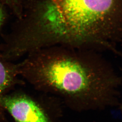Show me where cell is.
Returning <instances> with one entry per match:
<instances>
[{"instance_id": "1", "label": "cell", "mask_w": 122, "mask_h": 122, "mask_svg": "<svg viewBox=\"0 0 122 122\" xmlns=\"http://www.w3.org/2000/svg\"><path fill=\"white\" fill-rule=\"evenodd\" d=\"M121 0H43L31 22L18 31L24 54L64 46L120 55Z\"/></svg>"}, {"instance_id": "2", "label": "cell", "mask_w": 122, "mask_h": 122, "mask_svg": "<svg viewBox=\"0 0 122 122\" xmlns=\"http://www.w3.org/2000/svg\"><path fill=\"white\" fill-rule=\"evenodd\" d=\"M19 75L36 89L76 100H107L119 92L121 77L102 52L55 46L27 54Z\"/></svg>"}, {"instance_id": "3", "label": "cell", "mask_w": 122, "mask_h": 122, "mask_svg": "<svg viewBox=\"0 0 122 122\" xmlns=\"http://www.w3.org/2000/svg\"><path fill=\"white\" fill-rule=\"evenodd\" d=\"M1 104L17 122H50L39 104L26 95H5Z\"/></svg>"}, {"instance_id": "4", "label": "cell", "mask_w": 122, "mask_h": 122, "mask_svg": "<svg viewBox=\"0 0 122 122\" xmlns=\"http://www.w3.org/2000/svg\"><path fill=\"white\" fill-rule=\"evenodd\" d=\"M19 75L18 65L8 62L0 54V116L3 109L1 99L5 93L17 83Z\"/></svg>"}, {"instance_id": "5", "label": "cell", "mask_w": 122, "mask_h": 122, "mask_svg": "<svg viewBox=\"0 0 122 122\" xmlns=\"http://www.w3.org/2000/svg\"><path fill=\"white\" fill-rule=\"evenodd\" d=\"M4 20V14L1 8L0 7V28L2 25Z\"/></svg>"}]
</instances>
